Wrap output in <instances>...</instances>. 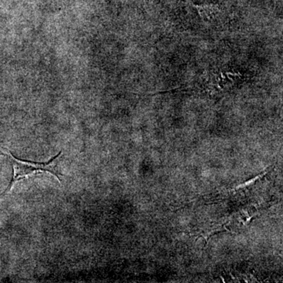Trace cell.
I'll use <instances>...</instances> for the list:
<instances>
[{
	"label": "cell",
	"mask_w": 283,
	"mask_h": 283,
	"mask_svg": "<svg viewBox=\"0 0 283 283\" xmlns=\"http://www.w3.org/2000/svg\"><path fill=\"white\" fill-rule=\"evenodd\" d=\"M62 151L59 152L55 157H51L48 161L35 162L30 160H21L14 157L11 151H7V153H2L1 155L9 157L10 161L12 165L13 176L11 183L8 185L7 188L4 190V193L0 194V197L9 193L12 190L14 185L19 181L28 177L30 175L35 174L36 173H49L53 175L58 179V181L62 183V176L63 175L58 171V158L60 157Z\"/></svg>",
	"instance_id": "1"
},
{
	"label": "cell",
	"mask_w": 283,
	"mask_h": 283,
	"mask_svg": "<svg viewBox=\"0 0 283 283\" xmlns=\"http://www.w3.org/2000/svg\"><path fill=\"white\" fill-rule=\"evenodd\" d=\"M196 9L198 11L200 16L204 20H211L217 16V14L220 12V8L218 6L210 4V5L194 6Z\"/></svg>",
	"instance_id": "2"
}]
</instances>
